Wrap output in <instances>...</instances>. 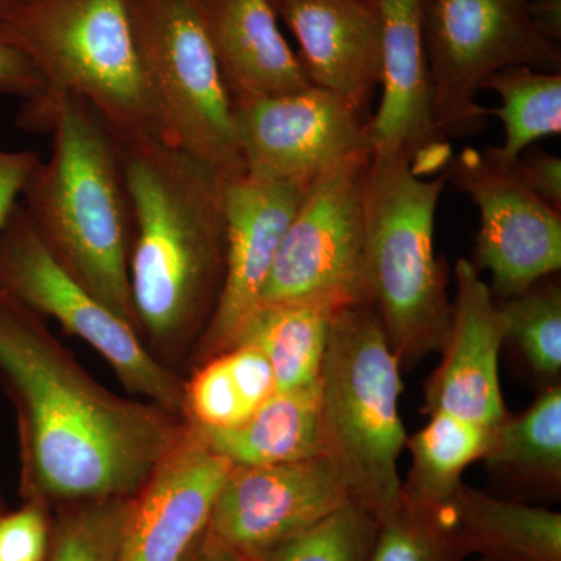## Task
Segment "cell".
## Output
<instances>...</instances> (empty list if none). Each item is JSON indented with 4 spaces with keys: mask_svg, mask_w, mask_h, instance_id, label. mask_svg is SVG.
<instances>
[{
    "mask_svg": "<svg viewBox=\"0 0 561 561\" xmlns=\"http://www.w3.org/2000/svg\"><path fill=\"white\" fill-rule=\"evenodd\" d=\"M0 382L16 412L22 501L50 511L135 496L187 430L160 405L102 386L47 319L3 290Z\"/></svg>",
    "mask_w": 561,
    "mask_h": 561,
    "instance_id": "1",
    "label": "cell"
},
{
    "mask_svg": "<svg viewBox=\"0 0 561 561\" xmlns=\"http://www.w3.org/2000/svg\"><path fill=\"white\" fill-rule=\"evenodd\" d=\"M117 142L130 206L133 309L140 337L168 364L195 346L219 298L228 179L165 139Z\"/></svg>",
    "mask_w": 561,
    "mask_h": 561,
    "instance_id": "2",
    "label": "cell"
},
{
    "mask_svg": "<svg viewBox=\"0 0 561 561\" xmlns=\"http://www.w3.org/2000/svg\"><path fill=\"white\" fill-rule=\"evenodd\" d=\"M20 124L54 131L49 160L39 161L22 194L33 227L84 287L138 330L119 142L90 103L66 92L25 102Z\"/></svg>",
    "mask_w": 561,
    "mask_h": 561,
    "instance_id": "3",
    "label": "cell"
},
{
    "mask_svg": "<svg viewBox=\"0 0 561 561\" xmlns=\"http://www.w3.org/2000/svg\"><path fill=\"white\" fill-rule=\"evenodd\" d=\"M445 173L421 179L404 154H371L365 180L364 283L402 365L442 351L451 328L446 271L435 256Z\"/></svg>",
    "mask_w": 561,
    "mask_h": 561,
    "instance_id": "4",
    "label": "cell"
},
{
    "mask_svg": "<svg viewBox=\"0 0 561 561\" xmlns=\"http://www.w3.org/2000/svg\"><path fill=\"white\" fill-rule=\"evenodd\" d=\"M401 364L371 306L332 317L319 376L321 446L350 501L382 523L400 507Z\"/></svg>",
    "mask_w": 561,
    "mask_h": 561,
    "instance_id": "5",
    "label": "cell"
},
{
    "mask_svg": "<svg viewBox=\"0 0 561 561\" xmlns=\"http://www.w3.org/2000/svg\"><path fill=\"white\" fill-rule=\"evenodd\" d=\"M0 41L32 62L47 92L90 103L117 140L165 139L128 0H20L0 14Z\"/></svg>",
    "mask_w": 561,
    "mask_h": 561,
    "instance_id": "6",
    "label": "cell"
},
{
    "mask_svg": "<svg viewBox=\"0 0 561 561\" xmlns=\"http://www.w3.org/2000/svg\"><path fill=\"white\" fill-rule=\"evenodd\" d=\"M140 68L165 140L231 179L245 172L234 102L202 0H128Z\"/></svg>",
    "mask_w": 561,
    "mask_h": 561,
    "instance_id": "7",
    "label": "cell"
},
{
    "mask_svg": "<svg viewBox=\"0 0 561 561\" xmlns=\"http://www.w3.org/2000/svg\"><path fill=\"white\" fill-rule=\"evenodd\" d=\"M0 290L98 351L135 397L186 421L184 379L55 257L22 203L0 231Z\"/></svg>",
    "mask_w": 561,
    "mask_h": 561,
    "instance_id": "8",
    "label": "cell"
},
{
    "mask_svg": "<svg viewBox=\"0 0 561 561\" xmlns=\"http://www.w3.org/2000/svg\"><path fill=\"white\" fill-rule=\"evenodd\" d=\"M424 41L435 116L448 139L485 128L476 98L491 73L513 66L561 72L560 44L538 31L531 0H424Z\"/></svg>",
    "mask_w": 561,
    "mask_h": 561,
    "instance_id": "9",
    "label": "cell"
},
{
    "mask_svg": "<svg viewBox=\"0 0 561 561\" xmlns=\"http://www.w3.org/2000/svg\"><path fill=\"white\" fill-rule=\"evenodd\" d=\"M371 153L357 154L309 184L287 227L261 305L306 302L332 311L367 305L364 194Z\"/></svg>",
    "mask_w": 561,
    "mask_h": 561,
    "instance_id": "10",
    "label": "cell"
},
{
    "mask_svg": "<svg viewBox=\"0 0 561 561\" xmlns=\"http://www.w3.org/2000/svg\"><path fill=\"white\" fill-rule=\"evenodd\" d=\"M445 176L481 217L474 267L491 275V294L516 297L561 268V213L519 179L497 147L453 154Z\"/></svg>",
    "mask_w": 561,
    "mask_h": 561,
    "instance_id": "11",
    "label": "cell"
},
{
    "mask_svg": "<svg viewBox=\"0 0 561 561\" xmlns=\"http://www.w3.org/2000/svg\"><path fill=\"white\" fill-rule=\"evenodd\" d=\"M243 169L268 180L312 181L371 153L367 122L337 95L306 90L234 102Z\"/></svg>",
    "mask_w": 561,
    "mask_h": 561,
    "instance_id": "12",
    "label": "cell"
},
{
    "mask_svg": "<svg viewBox=\"0 0 561 561\" xmlns=\"http://www.w3.org/2000/svg\"><path fill=\"white\" fill-rule=\"evenodd\" d=\"M341 476L324 456L262 467H232L208 531L249 561H262L348 504Z\"/></svg>",
    "mask_w": 561,
    "mask_h": 561,
    "instance_id": "13",
    "label": "cell"
},
{
    "mask_svg": "<svg viewBox=\"0 0 561 561\" xmlns=\"http://www.w3.org/2000/svg\"><path fill=\"white\" fill-rule=\"evenodd\" d=\"M312 181L268 180L249 172L227 180L224 279L213 316L195 343V365L231 350L260 308L280 241Z\"/></svg>",
    "mask_w": 561,
    "mask_h": 561,
    "instance_id": "14",
    "label": "cell"
},
{
    "mask_svg": "<svg viewBox=\"0 0 561 561\" xmlns=\"http://www.w3.org/2000/svg\"><path fill=\"white\" fill-rule=\"evenodd\" d=\"M381 32V103L367 122L371 154H404L412 172H445L454 151L435 116L424 0H375Z\"/></svg>",
    "mask_w": 561,
    "mask_h": 561,
    "instance_id": "15",
    "label": "cell"
},
{
    "mask_svg": "<svg viewBox=\"0 0 561 561\" xmlns=\"http://www.w3.org/2000/svg\"><path fill=\"white\" fill-rule=\"evenodd\" d=\"M231 468L187 423L179 445L128 501L117 561H186L208 530Z\"/></svg>",
    "mask_w": 561,
    "mask_h": 561,
    "instance_id": "16",
    "label": "cell"
},
{
    "mask_svg": "<svg viewBox=\"0 0 561 561\" xmlns=\"http://www.w3.org/2000/svg\"><path fill=\"white\" fill-rule=\"evenodd\" d=\"M457 294L443 359L426 383L424 412L449 413L491 431L508 415L500 382L507 341L500 306L472 262L456 267Z\"/></svg>",
    "mask_w": 561,
    "mask_h": 561,
    "instance_id": "17",
    "label": "cell"
},
{
    "mask_svg": "<svg viewBox=\"0 0 561 561\" xmlns=\"http://www.w3.org/2000/svg\"><path fill=\"white\" fill-rule=\"evenodd\" d=\"M273 7L297 39L313 87L364 114L381 77L375 0H276Z\"/></svg>",
    "mask_w": 561,
    "mask_h": 561,
    "instance_id": "18",
    "label": "cell"
},
{
    "mask_svg": "<svg viewBox=\"0 0 561 561\" xmlns=\"http://www.w3.org/2000/svg\"><path fill=\"white\" fill-rule=\"evenodd\" d=\"M210 43L232 102L312 87L278 25L272 0H202Z\"/></svg>",
    "mask_w": 561,
    "mask_h": 561,
    "instance_id": "19",
    "label": "cell"
},
{
    "mask_svg": "<svg viewBox=\"0 0 561 561\" xmlns=\"http://www.w3.org/2000/svg\"><path fill=\"white\" fill-rule=\"evenodd\" d=\"M465 556L482 561H561V515L461 483L445 508Z\"/></svg>",
    "mask_w": 561,
    "mask_h": 561,
    "instance_id": "20",
    "label": "cell"
},
{
    "mask_svg": "<svg viewBox=\"0 0 561 561\" xmlns=\"http://www.w3.org/2000/svg\"><path fill=\"white\" fill-rule=\"evenodd\" d=\"M197 431L232 467L289 463L323 456L319 382L305 389L276 391L234 430Z\"/></svg>",
    "mask_w": 561,
    "mask_h": 561,
    "instance_id": "21",
    "label": "cell"
},
{
    "mask_svg": "<svg viewBox=\"0 0 561 561\" xmlns=\"http://www.w3.org/2000/svg\"><path fill=\"white\" fill-rule=\"evenodd\" d=\"M276 393L271 362L251 345H238L195 365L184 379V419L202 431L241 426Z\"/></svg>",
    "mask_w": 561,
    "mask_h": 561,
    "instance_id": "22",
    "label": "cell"
},
{
    "mask_svg": "<svg viewBox=\"0 0 561 561\" xmlns=\"http://www.w3.org/2000/svg\"><path fill=\"white\" fill-rule=\"evenodd\" d=\"M335 312L306 302H265L247 321L234 346L251 345L267 357L276 391L316 386Z\"/></svg>",
    "mask_w": 561,
    "mask_h": 561,
    "instance_id": "23",
    "label": "cell"
},
{
    "mask_svg": "<svg viewBox=\"0 0 561 561\" xmlns=\"http://www.w3.org/2000/svg\"><path fill=\"white\" fill-rule=\"evenodd\" d=\"M430 423L408 437L412 468L402 497L430 511H445L461 485V474L485 453L489 432L449 413H431Z\"/></svg>",
    "mask_w": 561,
    "mask_h": 561,
    "instance_id": "24",
    "label": "cell"
},
{
    "mask_svg": "<svg viewBox=\"0 0 561 561\" xmlns=\"http://www.w3.org/2000/svg\"><path fill=\"white\" fill-rule=\"evenodd\" d=\"M491 471L542 489L561 483V387L538 394L522 415H507L489 432L482 459Z\"/></svg>",
    "mask_w": 561,
    "mask_h": 561,
    "instance_id": "25",
    "label": "cell"
},
{
    "mask_svg": "<svg viewBox=\"0 0 561 561\" xmlns=\"http://www.w3.org/2000/svg\"><path fill=\"white\" fill-rule=\"evenodd\" d=\"M482 90L496 92L501 105L486 108L504 125L502 157L516 162L537 140L561 135V72L513 66L491 73Z\"/></svg>",
    "mask_w": 561,
    "mask_h": 561,
    "instance_id": "26",
    "label": "cell"
},
{
    "mask_svg": "<svg viewBox=\"0 0 561 561\" xmlns=\"http://www.w3.org/2000/svg\"><path fill=\"white\" fill-rule=\"evenodd\" d=\"M507 339L516 343L527 364L545 378L561 371V289L541 279L500 306Z\"/></svg>",
    "mask_w": 561,
    "mask_h": 561,
    "instance_id": "27",
    "label": "cell"
},
{
    "mask_svg": "<svg viewBox=\"0 0 561 561\" xmlns=\"http://www.w3.org/2000/svg\"><path fill=\"white\" fill-rule=\"evenodd\" d=\"M128 501H88L54 508L47 561H117Z\"/></svg>",
    "mask_w": 561,
    "mask_h": 561,
    "instance_id": "28",
    "label": "cell"
},
{
    "mask_svg": "<svg viewBox=\"0 0 561 561\" xmlns=\"http://www.w3.org/2000/svg\"><path fill=\"white\" fill-rule=\"evenodd\" d=\"M445 511H430L402 497L400 507L379 523L368 561H463Z\"/></svg>",
    "mask_w": 561,
    "mask_h": 561,
    "instance_id": "29",
    "label": "cell"
},
{
    "mask_svg": "<svg viewBox=\"0 0 561 561\" xmlns=\"http://www.w3.org/2000/svg\"><path fill=\"white\" fill-rule=\"evenodd\" d=\"M378 526L371 516L348 502L262 561H368Z\"/></svg>",
    "mask_w": 561,
    "mask_h": 561,
    "instance_id": "30",
    "label": "cell"
},
{
    "mask_svg": "<svg viewBox=\"0 0 561 561\" xmlns=\"http://www.w3.org/2000/svg\"><path fill=\"white\" fill-rule=\"evenodd\" d=\"M50 512L41 502L22 501L16 511L0 515V561H47Z\"/></svg>",
    "mask_w": 561,
    "mask_h": 561,
    "instance_id": "31",
    "label": "cell"
},
{
    "mask_svg": "<svg viewBox=\"0 0 561 561\" xmlns=\"http://www.w3.org/2000/svg\"><path fill=\"white\" fill-rule=\"evenodd\" d=\"M515 169L537 197L561 213V160L557 154L542 150L523 151Z\"/></svg>",
    "mask_w": 561,
    "mask_h": 561,
    "instance_id": "32",
    "label": "cell"
},
{
    "mask_svg": "<svg viewBox=\"0 0 561 561\" xmlns=\"http://www.w3.org/2000/svg\"><path fill=\"white\" fill-rule=\"evenodd\" d=\"M35 151L0 149V231L20 205V197L39 164Z\"/></svg>",
    "mask_w": 561,
    "mask_h": 561,
    "instance_id": "33",
    "label": "cell"
},
{
    "mask_svg": "<svg viewBox=\"0 0 561 561\" xmlns=\"http://www.w3.org/2000/svg\"><path fill=\"white\" fill-rule=\"evenodd\" d=\"M46 92V83L32 62L0 41V94L18 95L28 102Z\"/></svg>",
    "mask_w": 561,
    "mask_h": 561,
    "instance_id": "34",
    "label": "cell"
},
{
    "mask_svg": "<svg viewBox=\"0 0 561 561\" xmlns=\"http://www.w3.org/2000/svg\"><path fill=\"white\" fill-rule=\"evenodd\" d=\"M531 16L542 36L560 44L561 0H531Z\"/></svg>",
    "mask_w": 561,
    "mask_h": 561,
    "instance_id": "35",
    "label": "cell"
},
{
    "mask_svg": "<svg viewBox=\"0 0 561 561\" xmlns=\"http://www.w3.org/2000/svg\"><path fill=\"white\" fill-rule=\"evenodd\" d=\"M186 561H249L239 556L238 552L232 551L227 545L217 540L216 537L206 530L201 541L194 546L190 557Z\"/></svg>",
    "mask_w": 561,
    "mask_h": 561,
    "instance_id": "36",
    "label": "cell"
},
{
    "mask_svg": "<svg viewBox=\"0 0 561 561\" xmlns=\"http://www.w3.org/2000/svg\"><path fill=\"white\" fill-rule=\"evenodd\" d=\"M16 2H20V0H0V14L9 10L10 7H13Z\"/></svg>",
    "mask_w": 561,
    "mask_h": 561,
    "instance_id": "37",
    "label": "cell"
},
{
    "mask_svg": "<svg viewBox=\"0 0 561 561\" xmlns=\"http://www.w3.org/2000/svg\"><path fill=\"white\" fill-rule=\"evenodd\" d=\"M7 512L5 502H3L2 493H0V515Z\"/></svg>",
    "mask_w": 561,
    "mask_h": 561,
    "instance_id": "38",
    "label": "cell"
},
{
    "mask_svg": "<svg viewBox=\"0 0 561 561\" xmlns=\"http://www.w3.org/2000/svg\"><path fill=\"white\" fill-rule=\"evenodd\" d=\"M275 2H276V0H272V3H275Z\"/></svg>",
    "mask_w": 561,
    "mask_h": 561,
    "instance_id": "39",
    "label": "cell"
}]
</instances>
